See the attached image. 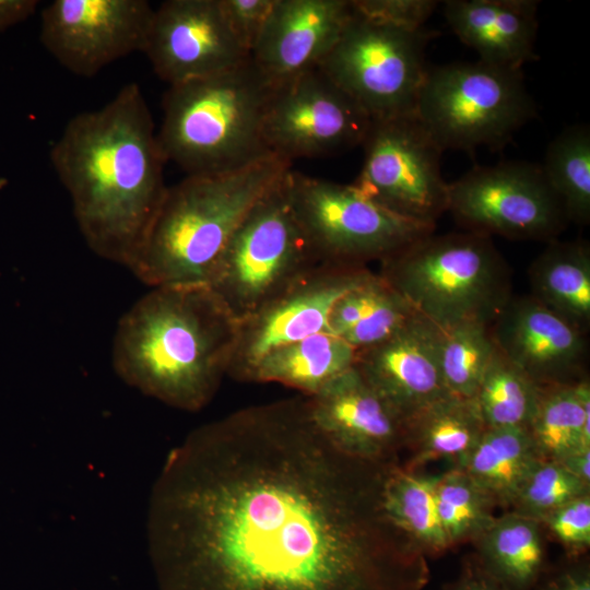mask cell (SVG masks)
I'll list each match as a JSON object with an SVG mask.
<instances>
[{
	"instance_id": "obj_9",
	"label": "cell",
	"mask_w": 590,
	"mask_h": 590,
	"mask_svg": "<svg viewBox=\"0 0 590 590\" xmlns=\"http://www.w3.org/2000/svg\"><path fill=\"white\" fill-rule=\"evenodd\" d=\"M437 35L426 26L397 27L353 10L339 39L317 68L371 121L414 115L428 69L425 49Z\"/></svg>"
},
{
	"instance_id": "obj_20",
	"label": "cell",
	"mask_w": 590,
	"mask_h": 590,
	"mask_svg": "<svg viewBox=\"0 0 590 590\" xmlns=\"http://www.w3.org/2000/svg\"><path fill=\"white\" fill-rule=\"evenodd\" d=\"M353 13L351 0H279L250 59L272 85L318 67Z\"/></svg>"
},
{
	"instance_id": "obj_11",
	"label": "cell",
	"mask_w": 590,
	"mask_h": 590,
	"mask_svg": "<svg viewBox=\"0 0 590 590\" xmlns=\"http://www.w3.org/2000/svg\"><path fill=\"white\" fill-rule=\"evenodd\" d=\"M464 231L552 241L569 223L539 163L475 165L448 184V208Z\"/></svg>"
},
{
	"instance_id": "obj_12",
	"label": "cell",
	"mask_w": 590,
	"mask_h": 590,
	"mask_svg": "<svg viewBox=\"0 0 590 590\" xmlns=\"http://www.w3.org/2000/svg\"><path fill=\"white\" fill-rule=\"evenodd\" d=\"M362 146L363 166L351 185L392 213L436 226L448 208L444 151L415 115L373 121Z\"/></svg>"
},
{
	"instance_id": "obj_31",
	"label": "cell",
	"mask_w": 590,
	"mask_h": 590,
	"mask_svg": "<svg viewBox=\"0 0 590 590\" xmlns=\"http://www.w3.org/2000/svg\"><path fill=\"white\" fill-rule=\"evenodd\" d=\"M439 362L450 394L473 398L496 351L491 324L464 321L439 328Z\"/></svg>"
},
{
	"instance_id": "obj_4",
	"label": "cell",
	"mask_w": 590,
	"mask_h": 590,
	"mask_svg": "<svg viewBox=\"0 0 590 590\" xmlns=\"http://www.w3.org/2000/svg\"><path fill=\"white\" fill-rule=\"evenodd\" d=\"M292 168L269 153L167 187L130 270L146 285H209L232 236L253 205Z\"/></svg>"
},
{
	"instance_id": "obj_22",
	"label": "cell",
	"mask_w": 590,
	"mask_h": 590,
	"mask_svg": "<svg viewBox=\"0 0 590 590\" xmlns=\"http://www.w3.org/2000/svg\"><path fill=\"white\" fill-rule=\"evenodd\" d=\"M531 296L585 333L590 329V247L547 243L529 267Z\"/></svg>"
},
{
	"instance_id": "obj_26",
	"label": "cell",
	"mask_w": 590,
	"mask_h": 590,
	"mask_svg": "<svg viewBox=\"0 0 590 590\" xmlns=\"http://www.w3.org/2000/svg\"><path fill=\"white\" fill-rule=\"evenodd\" d=\"M406 441L420 458L449 459L459 467L486 429L473 398L447 394L405 422Z\"/></svg>"
},
{
	"instance_id": "obj_2",
	"label": "cell",
	"mask_w": 590,
	"mask_h": 590,
	"mask_svg": "<svg viewBox=\"0 0 590 590\" xmlns=\"http://www.w3.org/2000/svg\"><path fill=\"white\" fill-rule=\"evenodd\" d=\"M90 249L131 268L167 190L166 163L137 83L72 117L50 150Z\"/></svg>"
},
{
	"instance_id": "obj_32",
	"label": "cell",
	"mask_w": 590,
	"mask_h": 590,
	"mask_svg": "<svg viewBox=\"0 0 590 590\" xmlns=\"http://www.w3.org/2000/svg\"><path fill=\"white\" fill-rule=\"evenodd\" d=\"M435 494L438 517L449 542L483 533L494 521L492 497L461 469L436 476Z\"/></svg>"
},
{
	"instance_id": "obj_8",
	"label": "cell",
	"mask_w": 590,
	"mask_h": 590,
	"mask_svg": "<svg viewBox=\"0 0 590 590\" xmlns=\"http://www.w3.org/2000/svg\"><path fill=\"white\" fill-rule=\"evenodd\" d=\"M290 170L246 215L208 285L238 322L320 264L292 205Z\"/></svg>"
},
{
	"instance_id": "obj_35",
	"label": "cell",
	"mask_w": 590,
	"mask_h": 590,
	"mask_svg": "<svg viewBox=\"0 0 590 590\" xmlns=\"http://www.w3.org/2000/svg\"><path fill=\"white\" fill-rule=\"evenodd\" d=\"M279 0H219L232 35L250 57L258 45Z\"/></svg>"
},
{
	"instance_id": "obj_13",
	"label": "cell",
	"mask_w": 590,
	"mask_h": 590,
	"mask_svg": "<svg viewBox=\"0 0 590 590\" xmlns=\"http://www.w3.org/2000/svg\"><path fill=\"white\" fill-rule=\"evenodd\" d=\"M368 115L318 68L272 86L263 119L269 153L290 162L362 145Z\"/></svg>"
},
{
	"instance_id": "obj_24",
	"label": "cell",
	"mask_w": 590,
	"mask_h": 590,
	"mask_svg": "<svg viewBox=\"0 0 590 590\" xmlns=\"http://www.w3.org/2000/svg\"><path fill=\"white\" fill-rule=\"evenodd\" d=\"M541 460L527 427L486 428L457 468L492 498L514 502Z\"/></svg>"
},
{
	"instance_id": "obj_16",
	"label": "cell",
	"mask_w": 590,
	"mask_h": 590,
	"mask_svg": "<svg viewBox=\"0 0 590 590\" xmlns=\"http://www.w3.org/2000/svg\"><path fill=\"white\" fill-rule=\"evenodd\" d=\"M143 52L168 85L217 74L249 58L228 30L219 0L162 2Z\"/></svg>"
},
{
	"instance_id": "obj_37",
	"label": "cell",
	"mask_w": 590,
	"mask_h": 590,
	"mask_svg": "<svg viewBox=\"0 0 590 590\" xmlns=\"http://www.w3.org/2000/svg\"><path fill=\"white\" fill-rule=\"evenodd\" d=\"M544 520L553 534L567 547L585 548L590 544L589 493L558 507Z\"/></svg>"
},
{
	"instance_id": "obj_18",
	"label": "cell",
	"mask_w": 590,
	"mask_h": 590,
	"mask_svg": "<svg viewBox=\"0 0 590 590\" xmlns=\"http://www.w3.org/2000/svg\"><path fill=\"white\" fill-rule=\"evenodd\" d=\"M439 341V328L417 315L389 339L356 351L354 367L406 422L449 394Z\"/></svg>"
},
{
	"instance_id": "obj_34",
	"label": "cell",
	"mask_w": 590,
	"mask_h": 590,
	"mask_svg": "<svg viewBox=\"0 0 590 590\" xmlns=\"http://www.w3.org/2000/svg\"><path fill=\"white\" fill-rule=\"evenodd\" d=\"M588 493L589 485L559 462L543 459L529 474L514 503L520 515L542 520L564 504Z\"/></svg>"
},
{
	"instance_id": "obj_19",
	"label": "cell",
	"mask_w": 590,
	"mask_h": 590,
	"mask_svg": "<svg viewBox=\"0 0 590 590\" xmlns=\"http://www.w3.org/2000/svg\"><path fill=\"white\" fill-rule=\"evenodd\" d=\"M307 399L319 429L349 456L389 464L406 441L404 420L354 366Z\"/></svg>"
},
{
	"instance_id": "obj_40",
	"label": "cell",
	"mask_w": 590,
	"mask_h": 590,
	"mask_svg": "<svg viewBox=\"0 0 590 590\" xmlns=\"http://www.w3.org/2000/svg\"><path fill=\"white\" fill-rule=\"evenodd\" d=\"M38 4L37 0H0V33L27 20Z\"/></svg>"
},
{
	"instance_id": "obj_3",
	"label": "cell",
	"mask_w": 590,
	"mask_h": 590,
	"mask_svg": "<svg viewBox=\"0 0 590 590\" xmlns=\"http://www.w3.org/2000/svg\"><path fill=\"white\" fill-rule=\"evenodd\" d=\"M238 328L210 286H156L120 318L113 366L142 393L196 412L214 398L227 375Z\"/></svg>"
},
{
	"instance_id": "obj_25",
	"label": "cell",
	"mask_w": 590,
	"mask_h": 590,
	"mask_svg": "<svg viewBox=\"0 0 590 590\" xmlns=\"http://www.w3.org/2000/svg\"><path fill=\"white\" fill-rule=\"evenodd\" d=\"M544 460L559 461L590 448V386L577 384L540 386L534 414L528 425Z\"/></svg>"
},
{
	"instance_id": "obj_33",
	"label": "cell",
	"mask_w": 590,
	"mask_h": 590,
	"mask_svg": "<svg viewBox=\"0 0 590 590\" xmlns=\"http://www.w3.org/2000/svg\"><path fill=\"white\" fill-rule=\"evenodd\" d=\"M418 314L378 273L361 320L342 339L355 351L376 345L408 326Z\"/></svg>"
},
{
	"instance_id": "obj_5",
	"label": "cell",
	"mask_w": 590,
	"mask_h": 590,
	"mask_svg": "<svg viewBox=\"0 0 590 590\" xmlns=\"http://www.w3.org/2000/svg\"><path fill=\"white\" fill-rule=\"evenodd\" d=\"M272 85L250 57L211 76L169 85L157 140L187 175L229 170L269 154L262 134Z\"/></svg>"
},
{
	"instance_id": "obj_29",
	"label": "cell",
	"mask_w": 590,
	"mask_h": 590,
	"mask_svg": "<svg viewBox=\"0 0 590 590\" xmlns=\"http://www.w3.org/2000/svg\"><path fill=\"white\" fill-rule=\"evenodd\" d=\"M551 189L559 200L568 222L590 223V128H565L548 144L540 164Z\"/></svg>"
},
{
	"instance_id": "obj_38",
	"label": "cell",
	"mask_w": 590,
	"mask_h": 590,
	"mask_svg": "<svg viewBox=\"0 0 590 590\" xmlns=\"http://www.w3.org/2000/svg\"><path fill=\"white\" fill-rule=\"evenodd\" d=\"M445 590H515L492 575L480 563L464 566L460 576Z\"/></svg>"
},
{
	"instance_id": "obj_14",
	"label": "cell",
	"mask_w": 590,
	"mask_h": 590,
	"mask_svg": "<svg viewBox=\"0 0 590 590\" xmlns=\"http://www.w3.org/2000/svg\"><path fill=\"white\" fill-rule=\"evenodd\" d=\"M153 14L146 0H55L42 11L39 37L62 67L91 78L143 52Z\"/></svg>"
},
{
	"instance_id": "obj_6",
	"label": "cell",
	"mask_w": 590,
	"mask_h": 590,
	"mask_svg": "<svg viewBox=\"0 0 590 590\" xmlns=\"http://www.w3.org/2000/svg\"><path fill=\"white\" fill-rule=\"evenodd\" d=\"M378 274L438 328L492 324L512 297L507 261L491 236L470 231L421 237L382 260Z\"/></svg>"
},
{
	"instance_id": "obj_7",
	"label": "cell",
	"mask_w": 590,
	"mask_h": 590,
	"mask_svg": "<svg viewBox=\"0 0 590 590\" xmlns=\"http://www.w3.org/2000/svg\"><path fill=\"white\" fill-rule=\"evenodd\" d=\"M414 115L442 151H500L536 106L522 70L456 61L428 66Z\"/></svg>"
},
{
	"instance_id": "obj_17",
	"label": "cell",
	"mask_w": 590,
	"mask_h": 590,
	"mask_svg": "<svg viewBox=\"0 0 590 590\" xmlns=\"http://www.w3.org/2000/svg\"><path fill=\"white\" fill-rule=\"evenodd\" d=\"M491 331L497 349L536 385L577 384L585 378L587 333L531 295L512 296Z\"/></svg>"
},
{
	"instance_id": "obj_41",
	"label": "cell",
	"mask_w": 590,
	"mask_h": 590,
	"mask_svg": "<svg viewBox=\"0 0 590 590\" xmlns=\"http://www.w3.org/2000/svg\"><path fill=\"white\" fill-rule=\"evenodd\" d=\"M557 462H559L573 475L589 485L590 448L576 450Z\"/></svg>"
},
{
	"instance_id": "obj_21",
	"label": "cell",
	"mask_w": 590,
	"mask_h": 590,
	"mask_svg": "<svg viewBox=\"0 0 590 590\" xmlns=\"http://www.w3.org/2000/svg\"><path fill=\"white\" fill-rule=\"evenodd\" d=\"M539 1L447 0L444 16L460 42L479 55V60L509 69L538 59Z\"/></svg>"
},
{
	"instance_id": "obj_27",
	"label": "cell",
	"mask_w": 590,
	"mask_h": 590,
	"mask_svg": "<svg viewBox=\"0 0 590 590\" xmlns=\"http://www.w3.org/2000/svg\"><path fill=\"white\" fill-rule=\"evenodd\" d=\"M536 519L520 514L494 520L483 532V566L515 590H530L544 562Z\"/></svg>"
},
{
	"instance_id": "obj_36",
	"label": "cell",
	"mask_w": 590,
	"mask_h": 590,
	"mask_svg": "<svg viewBox=\"0 0 590 590\" xmlns=\"http://www.w3.org/2000/svg\"><path fill=\"white\" fill-rule=\"evenodd\" d=\"M353 10L369 20L397 27H425L438 5L435 0H351Z\"/></svg>"
},
{
	"instance_id": "obj_10",
	"label": "cell",
	"mask_w": 590,
	"mask_h": 590,
	"mask_svg": "<svg viewBox=\"0 0 590 590\" xmlns=\"http://www.w3.org/2000/svg\"><path fill=\"white\" fill-rule=\"evenodd\" d=\"M288 189L299 225L320 264L363 268L435 232L388 211L352 185L291 169Z\"/></svg>"
},
{
	"instance_id": "obj_30",
	"label": "cell",
	"mask_w": 590,
	"mask_h": 590,
	"mask_svg": "<svg viewBox=\"0 0 590 590\" xmlns=\"http://www.w3.org/2000/svg\"><path fill=\"white\" fill-rule=\"evenodd\" d=\"M540 386L496 346L473 397L486 428L528 427Z\"/></svg>"
},
{
	"instance_id": "obj_28",
	"label": "cell",
	"mask_w": 590,
	"mask_h": 590,
	"mask_svg": "<svg viewBox=\"0 0 590 590\" xmlns=\"http://www.w3.org/2000/svg\"><path fill=\"white\" fill-rule=\"evenodd\" d=\"M436 476H422L411 471L388 467L382 505L390 522L410 541L428 551L449 546L442 530L435 494Z\"/></svg>"
},
{
	"instance_id": "obj_23",
	"label": "cell",
	"mask_w": 590,
	"mask_h": 590,
	"mask_svg": "<svg viewBox=\"0 0 590 590\" xmlns=\"http://www.w3.org/2000/svg\"><path fill=\"white\" fill-rule=\"evenodd\" d=\"M355 354L342 338L319 332L269 352L251 369L246 382L281 384L311 397L352 368Z\"/></svg>"
},
{
	"instance_id": "obj_1",
	"label": "cell",
	"mask_w": 590,
	"mask_h": 590,
	"mask_svg": "<svg viewBox=\"0 0 590 590\" xmlns=\"http://www.w3.org/2000/svg\"><path fill=\"white\" fill-rule=\"evenodd\" d=\"M387 469L337 448L305 396L196 428L150 498L162 590H423L425 564L384 509Z\"/></svg>"
},
{
	"instance_id": "obj_15",
	"label": "cell",
	"mask_w": 590,
	"mask_h": 590,
	"mask_svg": "<svg viewBox=\"0 0 590 590\" xmlns=\"http://www.w3.org/2000/svg\"><path fill=\"white\" fill-rule=\"evenodd\" d=\"M370 272L367 267L319 264L239 322L236 350L227 375L245 381L269 352L319 332H330L335 302Z\"/></svg>"
},
{
	"instance_id": "obj_39",
	"label": "cell",
	"mask_w": 590,
	"mask_h": 590,
	"mask_svg": "<svg viewBox=\"0 0 590 590\" xmlns=\"http://www.w3.org/2000/svg\"><path fill=\"white\" fill-rule=\"evenodd\" d=\"M540 590H590V575L586 567H573L550 577Z\"/></svg>"
}]
</instances>
